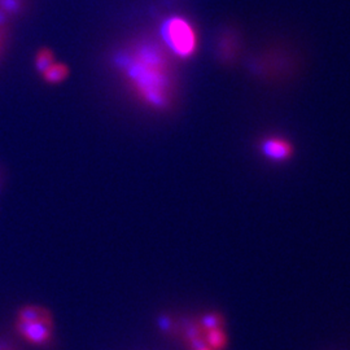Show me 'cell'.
Listing matches in <instances>:
<instances>
[{
	"instance_id": "obj_1",
	"label": "cell",
	"mask_w": 350,
	"mask_h": 350,
	"mask_svg": "<svg viewBox=\"0 0 350 350\" xmlns=\"http://www.w3.org/2000/svg\"><path fill=\"white\" fill-rule=\"evenodd\" d=\"M176 60L156 37H140L113 55L112 65L129 94L144 108L167 112L179 92Z\"/></svg>"
},
{
	"instance_id": "obj_7",
	"label": "cell",
	"mask_w": 350,
	"mask_h": 350,
	"mask_svg": "<svg viewBox=\"0 0 350 350\" xmlns=\"http://www.w3.org/2000/svg\"><path fill=\"white\" fill-rule=\"evenodd\" d=\"M204 342L212 350H222L227 345V336L222 327H217L205 331Z\"/></svg>"
},
{
	"instance_id": "obj_4",
	"label": "cell",
	"mask_w": 350,
	"mask_h": 350,
	"mask_svg": "<svg viewBox=\"0 0 350 350\" xmlns=\"http://www.w3.org/2000/svg\"><path fill=\"white\" fill-rule=\"evenodd\" d=\"M260 150L263 157L273 163H286L295 154L293 144L279 135L263 138L260 143Z\"/></svg>"
},
{
	"instance_id": "obj_12",
	"label": "cell",
	"mask_w": 350,
	"mask_h": 350,
	"mask_svg": "<svg viewBox=\"0 0 350 350\" xmlns=\"http://www.w3.org/2000/svg\"><path fill=\"white\" fill-rule=\"evenodd\" d=\"M196 350H212L211 348H208L206 345H202V347H200V348H198Z\"/></svg>"
},
{
	"instance_id": "obj_9",
	"label": "cell",
	"mask_w": 350,
	"mask_h": 350,
	"mask_svg": "<svg viewBox=\"0 0 350 350\" xmlns=\"http://www.w3.org/2000/svg\"><path fill=\"white\" fill-rule=\"evenodd\" d=\"M24 7V0H0V17L7 18L20 12Z\"/></svg>"
},
{
	"instance_id": "obj_11",
	"label": "cell",
	"mask_w": 350,
	"mask_h": 350,
	"mask_svg": "<svg viewBox=\"0 0 350 350\" xmlns=\"http://www.w3.org/2000/svg\"><path fill=\"white\" fill-rule=\"evenodd\" d=\"M0 350H13L11 347H8V345H0Z\"/></svg>"
},
{
	"instance_id": "obj_8",
	"label": "cell",
	"mask_w": 350,
	"mask_h": 350,
	"mask_svg": "<svg viewBox=\"0 0 350 350\" xmlns=\"http://www.w3.org/2000/svg\"><path fill=\"white\" fill-rule=\"evenodd\" d=\"M53 62H56V59H55V55H53V52H52L50 49L44 47V49H39V50L36 52V56H34V66H36V69H37V72L39 75H40L44 69H47Z\"/></svg>"
},
{
	"instance_id": "obj_3",
	"label": "cell",
	"mask_w": 350,
	"mask_h": 350,
	"mask_svg": "<svg viewBox=\"0 0 350 350\" xmlns=\"http://www.w3.org/2000/svg\"><path fill=\"white\" fill-rule=\"evenodd\" d=\"M18 334L34 345H46L50 342L53 323L49 310L40 306H26L17 315Z\"/></svg>"
},
{
	"instance_id": "obj_6",
	"label": "cell",
	"mask_w": 350,
	"mask_h": 350,
	"mask_svg": "<svg viewBox=\"0 0 350 350\" xmlns=\"http://www.w3.org/2000/svg\"><path fill=\"white\" fill-rule=\"evenodd\" d=\"M40 75L43 81L49 85H60L69 77V68L66 64L56 60L47 69H44Z\"/></svg>"
},
{
	"instance_id": "obj_5",
	"label": "cell",
	"mask_w": 350,
	"mask_h": 350,
	"mask_svg": "<svg viewBox=\"0 0 350 350\" xmlns=\"http://www.w3.org/2000/svg\"><path fill=\"white\" fill-rule=\"evenodd\" d=\"M240 43L237 33L232 30H226L218 39L217 53L222 64H232L239 56Z\"/></svg>"
},
{
	"instance_id": "obj_2",
	"label": "cell",
	"mask_w": 350,
	"mask_h": 350,
	"mask_svg": "<svg viewBox=\"0 0 350 350\" xmlns=\"http://www.w3.org/2000/svg\"><path fill=\"white\" fill-rule=\"evenodd\" d=\"M160 42L176 62H186L200 50V34L196 25L183 14H170L160 25Z\"/></svg>"
},
{
	"instance_id": "obj_10",
	"label": "cell",
	"mask_w": 350,
	"mask_h": 350,
	"mask_svg": "<svg viewBox=\"0 0 350 350\" xmlns=\"http://www.w3.org/2000/svg\"><path fill=\"white\" fill-rule=\"evenodd\" d=\"M4 18L0 17V53L3 52L4 44H5V29H4Z\"/></svg>"
}]
</instances>
